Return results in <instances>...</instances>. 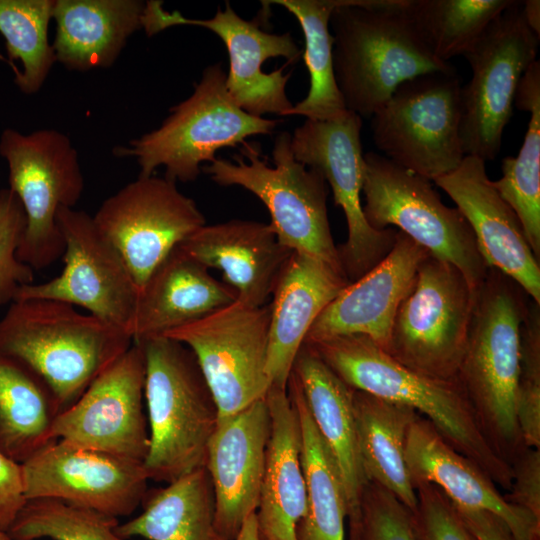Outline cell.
<instances>
[{
	"label": "cell",
	"instance_id": "obj_1",
	"mask_svg": "<svg viewBox=\"0 0 540 540\" xmlns=\"http://www.w3.org/2000/svg\"><path fill=\"white\" fill-rule=\"evenodd\" d=\"M304 344L352 389L415 410L452 448L476 464L496 485L510 490L512 468L488 442L458 381L411 370L360 334Z\"/></svg>",
	"mask_w": 540,
	"mask_h": 540
},
{
	"label": "cell",
	"instance_id": "obj_2",
	"mask_svg": "<svg viewBox=\"0 0 540 540\" xmlns=\"http://www.w3.org/2000/svg\"><path fill=\"white\" fill-rule=\"evenodd\" d=\"M406 0H339L329 26L333 70L347 110L372 117L404 82L455 72L435 57L405 12Z\"/></svg>",
	"mask_w": 540,
	"mask_h": 540
},
{
	"label": "cell",
	"instance_id": "obj_3",
	"mask_svg": "<svg viewBox=\"0 0 540 540\" xmlns=\"http://www.w3.org/2000/svg\"><path fill=\"white\" fill-rule=\"evenodd\" d=\"M530 298L512 279L488 268L475 289L458 382L495 452L510 466L525 447L516 417L521 328Z\"/></svg>",
	"mask_w": 540,
	"mask_h": 540
},
{
	"label": "cell",
	"instance_id": "obj_4",
	"mask_svg": "<svg viewBox=\"0 0 540 540\" xmlns=\"http://www.w3.org/2000/svg\"><path fill=\"white\" fill-rule=\"evenodd\" d=\"M132 344L126 330L54 299L15 300L0 320V352L35 372L61 412Z\"/></svg>",
	"mask_w": 540,
	"mask_h": 540
},
{
	"label": "cell",
	"instance_id": "obj_5",
	"mask_svg": "<svg viewBox=\"0 0 540 540\" xmlns=\"http://www.w3.org/2000/svg\"><path fill=\"white\" fill-rule=\"evenodd\" d=\"M145 358L149 480L171 483L205 467L218 408L193 352L164 335L135 341Z\"/></svg>",
	"mask_w": 540,
	"mask_h": 540
},
{
	"label": "cell",
	"instance_id": "obj_6",
	"mask_svg": "<svg viewBox=\"0 0 540 540\" xmlns=\"http://www.w3.org/2000/svg\"><path fill=\"white\" fill-rule=\"evenodd\" d=\"M290 141L287 131L276 136L273 166L261 156L259 145L245 141L235 162L216 158L203 165L202 171L221 186H240L259 198L286 248L322 260L344 274L330 230L326 181L294 158Z\"/></svg>",
	"mask_w": 540,
	"mask_h": 540
},
{
	"label": "cell",
	"instance_id": "obj_7",
	"mask_svg": "<svg viewBox=\"0 0 540 540\" xmlns=\"http://www.w3.org/2000/svg\"><path fill=\"white\" fill-rule=\"evenodd\" d=\"M280 120L256 117L242 110L226 88L220 63L207 66L193 93L170 109L155 130L115 147L117 157H135L139 176H151L165 167V178L192 182L204 162H213L217 151L243 144L248 137L268 135Z\"/></svg>",
	"mask_w": 540,
	"mask_h": 540
},
{
	"label": "cell",
	"instance_id": "obj_8",
	"mask_svg": "<svg viewBox=\"0 0 540 540\" xmlns=\"http://www.w3.org/2000/svg\"><path fill=\"white\" fill-rule=\"evenodd\" d=\"M364 216L376 230L392 225L429 255L454 265L476 289L488 266L471 227L457 208L446 206L431 181L384 155L364 154Z\"/></svg>",
	"mask_w": 540,
	"mask_h": 540
},
{
	"label": "cell",
	"instance_id": "obj_9",
	"mask_svg": "<svg viewBox=\"0 0 540 540\" xmlns=\"http://www.w3.org/2000/svg\"><path fill=\"white\" fill-rule=\"evenodd\" d=\"M0 155L8 163L10 189L27 221L17 258L33 270L44 269L64 253L59 210L74 208L84 190L77 150L67 135L54 129L27 135L5 129Z\"/></svg>",
	"mask_w": 540,
	"mask_h": 540
},
{
	"label": "cell",
	"instance_id": "obj_10",
	"mask_svg": "<svg viewBox=\"0 0 540 540\" xmlns=\"http://www.w3.org/2000/svg\"><path fill=\"white\" fill-rule=\"evenodd\" d=\"M474 296L459 269L428 255L397 311L385 352L420 374L458 381Z\"/></svg>",
	"mask_w": 540,
	"mask_h": 540
},
{
	"label": "cell",
	"instance_id": "obj_11",
	"mask_svg": "<svg viewBox=\"0 0 540 540\" xmlns=\"http://www.w3.org/2000/svg\"><path fill=\"white\" fill-rule=\"evenodd\" d=\"M461 84L455 72L402 83L372 116L373 140L385 157L430 181L465 157L460 138Z\"/></svg>",
	"mask_w": 540,
	"mask_h": 540
},
{
	"label": "cell",
	"instance_id": "obj_12",
	"mask_svg": "<svg viewBox=\"0 0 540 540\" xmlns=\"http://www.w3.org/2000/svg\"><path fill=\"white\" fill-rule=\"evenodd\" d=\"M539 37L526 24L522 1L498 15L463 54L471 67L461 87L460 138L465 156L497 157L518 84L536 60Z\"/></svg>",
	"mask_w": 540,
	"mask_h": 540
},
{
	"label": "cell",
	"instance_id": "obj_13",
	"mask_svg": "<svg viewBox=\"0 0 540 540\" xmlns=\"http://www.w3.org/2000/svg\"><path fill=\"white\" fill-rule=\"evenodd\" d=\"M270 306L235 300L164 336L195 355L218 408V420L264 399Z\"/></svg>",
	"mask_w": 540,
	"mask_h": 540
},
{
	"label": "cell",
	"instance_id": "obj_14",
	"mask_svg": "<svg viewBox=\"0 0 540 540\" xmlns=\"http://www.w3.org/2000/svg\"><path fill=\"white\" fill-rule=\"evenodd\" d=\"M361 128L362 118L347 110L333 120L306 119L290 141L294 158L323 176L335 205L344 212L348 235L338 252L349 283L380 263L392 250L397 235L392 228H372L364 216L360 199L365 175Z\"/></svg>",
	"mask_w": 540,
	"mask_h": 540
},
{
	"label": "cell",
	"instance_id": "obj_15",
	"mask_svg": "<svg viewBox=\"0 0 540 540\" xmlns=\"http://www.w3.org/2000/svg\"><path fill=\"white\" fill-rule=\"evenodd\" d=\"M260 23L258 18L243 19L228 2L210 19H190L164 10L162 1L150 0L145 2L141 28L149 37L178 25L212 31L227 49L226 88L234 102L252 116H282L293 106L286 94L291 72L283 74L284 67L299 60L301 50L289 32L270 33Z\"/></svg>",
	"mask_w": 540,
	"mask_h": 540
},
{
	"label": "cell",
	"instance_id": "obj_16",
	"mask_svg": "<svg viewBox=\"0 0 540 540\" xmlns=\"http://www.w3.org/2000/svg\"><path fill=\"white\" fill-rule=\"evenodd\" d=\"M93 220L119 252L139 290L155 268L206 220L165 177L139 176L99 207Z\"/></svg>",
	"mask_w": 540,
	"mask_h": 540
},
{
	"label": "cell",
	"instance_id": "obj_17",
	"mask_svg": "<svg viewBox=\"0 0 540 540\" xmlns=\"http://www.w3.org/2000/svg\"><path fill=\"white\" fill-rule=\"evenodd\" d=\"M57 224L65 244L61 274L22 286L15 300L47 298L80 306L130 334L139 287L125 261L85 211L61 208Z\"/></svg>",
	"mask_w": 540,
	"mask_h": 540
},
{
	"label": "cell",
	"instance_id": "obj_18",
	"mask_svg": "<svg viewBox=\"0 0 540 540\" xmlns=\"http://www.w3.org/2000/svg\"><path fill=\"white\" fill-rule=\"evenodd\" d=\"M26 500L54 499L113 517L131 515L148 490L141 461L62 440L21 464Z\"/></svg>",
	"mask_w": 540,
	"mask_h": 540
},
{
	"label": "cell",
	"instance_id": "obj_19",
	"mask_svg": "<svg viewBox=\"0 0 540 540\" xmlns=\"http://www.w3.org/2000/svg\"><path fill=\"white\" fill-rule=\"evenodd\" d=\"M144 385V353L133 343L56 417L52 438L144 462L149 450Z\"/></svg>",
	"mask_w": 540,
	"mask_h": 540
},
{
	"label": "cell",
	"instance_id": "obj_20",
	"mask_svg": "<svg viewBox=\"0 0 540 540\" xmlns=\"http://www.w3.org/2000/svg\"><path fill=\"white\" fill-rule=\"evenodd\" d=\"M471 227L488 268L500 271L540 304V266L514 210L489 179L485 161L465 156L452 172L434 180Z\"/></svg>",
	"mask_w": 540,
	"mask_h": 540
},
{
	"label": "cell",
	"instance_id": "obj_21",
	"mask_svg": "<svg viewBox=\"0 0 540 540\" xmlns=\"http://www.w3.org/2000/svg\"><path fill=\"white\" fill-rule=\"evenodd\" d=\"M270 435L266 399L218 420L207 446V469L215 497V526L235 540L246 518L257 511Z\"/></svg>",
	"mask_w": 540,
	"mask_h": 540
},
{
	"label": "cell",
	"instance_id": "obj_22",
	"mask_svg": "<svg viewBox=\"0 0 540 540\" xmlns=\"http://www.w3.org/2000/svg\"><path fill=\"white\" fill-rule=\"evenodd\" d=\"M428 252L397 230L389 254L349 283L317 317L304 343L339 335L367 336L384 351L397 311Z\"/></svg>",
	"mask_w": 540,
	"mask_h": 540
},
{
	"label": "cell",
	"instance_id": "obj_23",
	"mask_svg": "<svg viewBox=\"0 0 540 540\" xmlns=\"http://www.w3.org/2000/svg\"><path fill=\"white\" fill-rule=\"evenodd\" d=\"M405 460L413 485L433 484L454 506L497 516L515 540H538L540 518L509 503L476 464L452 448L420 415L408 432Z\"/></svg>",
	"mask_w": 540,
	"mask_h": 540
},
{
	"label": "cell",
	"instance_id": "obj_24",
	"mask_svg": "<svg viewBox=\"0 0 540 540\" xmlns=\"http://www.w3.org/2000/svg\"><path fill=\"white\" fill-rule=\"evenodd\" d=\"M349 284L344 274L315 257L291 252L272 291L266 373L287 389L296 356L321 312Z\"/></svg>",
	"mask_w": 540,
	"mask_h": 540
},
{
	"label": "cell",
	"instance_id": "obj_25",
	"mask_svg": "<svg viewBox=\"0 0 540 540\" xmlns=\"http://www.w3.org/2000/svg\"><path fill=\"white\" fill-rule=\"evenodd\" d=\"M178 246L206 268L221 271L237 300L252 306L266 305L292 252L270 224L243 219L204 225Z\"/></svg>",
	"mask_w": 540,
	"mask_h": 540
},
{
	"label": "cell",
	"instance_id": "obj_26",
	"mask_svg": "<svg viewBox=\"0 0 540 540\" xmlns=\"http://www.w3.org/2000/svg\"><path fill=\"white\" fill-rule=\"evenodd\" d=\"M265 399L270 435L256 511L259 532L274 540H298L296 528L307 507L299 415L287 389L271 386Z\"/></svg>",
	"mask_w": 540,
	"mask_h": 540
},
{
	"label": "cell",
	"instance_id": "obj_27",
	"mask_svg": "<svg viewBox=\"0 0 540 540\" xmlns=\"http://www.w3.org/2000/svg\"><path fill=\"white\" fill-rule=\"evenodd\" d=\"M236 299L229 286L177 246L140 288L130 334L133 342L164 335Z\"/></svg>",
	"mask_w": 540,
	"mask_h": 540
},
{
	"label": "cell",
	"instance_id": "obj_28",
	"mask_svg": "<svg viewBox=\"0 0 540 540\" xmlns=\"http://www.w3.org/2000/svg\"><path fill=\"white\" fill-rule=\"evenodd\" d=\"M292 373L307 408L338 465L347 500V518L353 522L367 480L357 440L353 389L345 384L306 344L299 350Z\"/></svg>",
	"mask_w": 540,
	"mask_h": 540
},
{
	"label": "cell",
	"instance_id": "obj_29",
	"mask_svg": "<svg viewBox=\"0 0 540 540\" xmlns=\"http://www.w3.org/2000/svg\"><path fill=\"white\" fill-rule=\"evenodd\" d=\"M139 0H54L56 61L67 69L109 68L141 28Z\"/></svg>",
	"mask_w": 540,
	"mask_h": 540
},
{
	"label": "cell",
	"instance_id": "obj_30",
	"mask_svg": "<svg viewBox=\"0 0 540 540\" xmlns=\"http://www.w3.org/2000/svg\"><path fill=\"white\" fill-rule=\"evenodd\" d=\"M353 406L366 480L391 492L413 513L417 495L405 460V445L419 414L409 407L354 389Z\"/></svg>",
	"mask_w": 540,
	"mask_h": 540
},
{
	"label": "cell",
	"instance_id": "obj_31",
	"mask_svg": "<svg viewBox=\"0 0 540 540\" xmlns=\"http://www.w3.org/2000/svg\"><path fill=\"white\" fill-rule=\"evenodd\" d=\"M142 512L115 532L124 539L227 540L215 526V497L209 473L201 467L168 483L148 489Z\"/></svg>",
	"mask_w": 540,
	"mask_h": 540
},
{
	"label": "cell",
	"instance_id": "obj_32",
	"mask_svg": "<svg viewBox=\"0 0 540 540\" xmlns=\"http://www.w3.org/2000/svg\"><path fill=\"white\" fill-rule=\"evenodd\" d=\"M287 393L299 415L306 513L296 528L298 540H345L347 500L338 465L307 408L300 384L291 372Z\"/></svg>",
	"mask_w": 540,
	"mask_h": 540
},
{
	"label": "cell",
	"instance_id": "obj_33",
	"mask_svg": "<svg viewBox=\"0 0 540 540\" xmlns=\"http://www.w3.org/2000/svg\"><path fill=\"white\" fill-rule=\"evenodd\" d=\"M61 413L46 383L19 360L0 352V453L22 464L54 441Z\"/></svg>",
	"mask_w": 540,
	"mask_h": 540
},
{
	"label": "cell",
	"instance_id": "obj_34",
	"mask_svg": "<svg viewBox=\"0 0 540 540\" xmlns=\"http://www.w3.org/2000/svg\"><path fill=\"white\" fill-rule=\"evenodd\" d=\"M519 110L530 120L517 157L502 160V176L492 181L500 196L514 210L527 242L540 260V62L524 72L515 94Z\"/></svg>",
	"mask_w": 540,
	"mask_h": 540
},
{
	"label": "cell",
	"instance_id": "obj_35",
	"mask_svg": "<svg viewBox=\"0 0 540 540\" xmlns=\"http://www.w3.org/2000/svg\"><path fill=\"white\" fill-rule=\"evenodd\" d=\"M268 4L284 7L293 14L304 35L303 60L309 73L307 96L282 116H304L309 120L327 121L346 113L338 89L332 60L333 36L330 17L339 0H270Z\"/></svg>",
	"mask_w": 540,
	"mask_h": 540
},
{
	"label": "cell",
	"instance_id": "obj_36",
	"mask_svg": "<svg viewBox=\"0 0 540 540\" xmlns=\"http://www.w3.org/2000/svg\"><path fill=\"white\" fill-rule=\"evenodd\" d=\"M513 0H406L405 12L431 53L463 55Z\"/></svg>",
	"mask_w": 540,
	"mask_h": 540
},
{
	"label": "cell",
	"instance_id": "obj_37",
	"mask_svg": "<svg viewBox=\"0 0 540 540\" xmlns=\"http://www.w3.org/2000/svg\"><path fill=\"white\" fill-rule=\"evenodd\" d=\"M54 0H0V33L10 60L22 63L15 84L25 94L39 91L56 56L48 39Z\"/></svg>",
	"mask_w": 540,
	"mask_h": 540
},
{
	"label": "cell",
	"instance_id": "obj_38",
	"mask_svg": "<svg viewBox=\"0 0 540 540\" xmlns=\"http://www.w3.org/2000/svg\"><path fill=\"white\" fill-rule=\"evenodd\" d=\"M118 518L54 499L27 500L7 534L11 540H127Z\"/></svg>",
	"mask_w": 540,
	"mask_h": 540
},
{
	"label": "cell",
	"instance_id": "obj_39",
	"mask_svg": "<svg viewBox=\"0 0 540 540\" xmlns=\"http://www.w3.org/2000/svg\"><path fill=\"white\" fill-rule=\"evenodd\" d=\"M516 417L522 442L540 448V304L529 300L521 328Z\"/></svg>",
	"mask_w": 540,
	"mask_h": 540
},
{
	"label": "cell",
	"instance_id": "obj_40",
	"mask_svg": "<svg viewBox=\"0 0 540 540\" xmlns=\"http://www.w3.org/2000/svg\"><path fill=\"white\" fill-rule=\"evenodd\" d=\"M350 540H421L413 513L391 492L367 481L358 515L349 523Z\"/></svg>",
	"mask_w": 540,
	"mask_h": 540
},
{
	"label": "cell",
	"instance_id": "obj_41",
	"mask_svg": "<svg viewBox=\"0 0 540 540\" xmlns=\"http://www.w3.org/2000/svg\"><path fill=\"white\" fill-rule=\"evenodd\" d=\"M26 223L17 195L10 188L0 189V305L12 303L18 290L34 281L33 269L16 255Z\"/></svg>",
	"mask_w": 540,
	"mask_h": 540
},
{
	"label": "cell",
	"instance_id": "obj_42",
	"mask_svg": "<svg viewBox=\"0 0 540 540\" xmlns=\"http://www.w3.org/2000/svg\"><path fill=\"white\" fill-rule=\"evenodd\" d=\"M417 507L413 512L421 540H477L452 502L435 485L415 483Z\"/></svg>",
	"mask_w": 540,
	"mask_h": 540
},
{
	"label": "cell",
	"instance_id": "obj_43",
	"mask_svg": "<svg viewBox=\"0 0 540 540\" xmlns=\"http://www.w3.org/2000/svg\"><path fill=\"white\" fill-rule=\"evenodd\" d=\"M511 468L512 484L505 499L540 518V450L524 447Z\"/></svg>",
	"mask_w": 540,
	"mask_h": 540
},
{
	"label": "cell",
	"instance_id": "obj_44",
	"mask_svg": "<svg viewBox=\"0 0 540 540\" xmlns=\"http://www.w3.org/2000/svg\"><path fill=\"white\" fill-rule=\"evenodd\" d=\"M26 501L21 464L0 453V531L8 532Z\"/></svg>",
	"mask_w": 540,
	"mask_h": 540
},
{
	"label": "cell",
	"instance_id": "obj_45",
	"mask_svg": "<svg viewBox=\"0 0 540 540\" xmlns=\"http://www.w3.org/2000/svg\"><path fill=\"white\" fill-rule=\"evenodd\" d=\"M454 507L477 540H515L508 526L497 516L482 510Z\"/></svg>",
	"mask_w": 540,
	"mask_h": 540
},
{
	"label": "cell",
	"instance_id": "obj_46",
	"mask_svg": "<svg viewBox=\"0 0 540 540\" xmlns=\"http://www.w3.org/2000/svg\"><path fill=\"white\" fill-rule=\"evenodd\" d=\"M523 17L528 27L539 37L540 35V1H522Z\"/></svg>",
	"mask_w": 540,
	"mask_h": 540
},
{
	"label": "cell",
	"instance_id": "obj_47",
	"mask_svg": "<svg viewBox=\"0 0 540 540\" xmlns=\"http://www.w3.org/2000/svg\"><path fill=\"white\" fill-rule=\"evenodd\" d=\"M235 540H260V532L256 512L250 514L246 518Z\"/></svg>",
	"mask_w": 540,
	"mask_h": 540
},
{
	"label": "cell",
	"instance_id": "obj_48",
	"mask_svg": "<svg viewBox=\"0 0 540 540\" xmlns=\"http://www.w3.org/2000/svg\"><path fill=\"white\" fill-rule=\"evenodd\" d=\"M0 540H11L6 532L0 531Z\"/></svg>",
	"mask_w": 540,
	"mask_h": 540
},
{
	"label": "cell",
	"instance_id": "obj_49",
	"mask_svg": "<svg viewBox=\"0 0 540 540\" xmlns=\"http://www.w3.org/2000/svg\"><path fill=\"white\" fill-rule=\"evenodd\" d=\"M260 540H274V539H272V538H270V537H266V536H261V535H260Z\"/></svg>",
	"mask_w": 540,
	"mask_h": 540
}]
</instances>
